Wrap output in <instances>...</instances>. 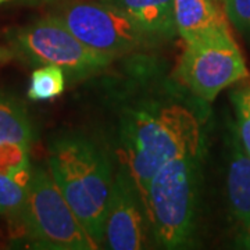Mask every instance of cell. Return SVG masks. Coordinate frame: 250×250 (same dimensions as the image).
Returning <instances> with one entry per match:
<instances>
[{
  "label": "cell",
  "instance_id": "16",
  "mask_svg": "<svg viewBox=\"0 0 250 250\" xmlns=\"http://www.w3.org/2000/svg\"><path fill=\"white\" fill-rule=\"evenodd\" d=\"M233 103L236 107L241 143L250 156V86L238 90L233 95Z\"/></svg>",
  "mask_w": 250,
  "mask_h": 250
},
{
  "label": "cell",
  "instance_id": "5",
  "mask_svg": "<svg viewBox=\"0 0 250 250\" xmlns=\"http://www.w3.org/2000/svg\"><path fill=\"white\" fill-rule=\"evenodd\" d=\"M14 56L36 65H56L72 77H83L104 68L111 57L83 45L57 16L36 20L9 31Z\"/></svg>",
  "mask_w": 250,
  "mask_h": 250
},
{
  "label": "cell",
  "instance_id": "13",
  "mask_svg": "<svg viewBox=\"0 0 250 250\" xmlns=\"http://www.w3.org/2000/svg\"><path fill=\"white\" fill-rule=\"evenodd\" d=\"M65 89V71L56 65H39L31 75L28 99L32 102H45L60 96Z\"/></svg>",
  "mask_w": 250,
  "mask_h": 250
},
{
  "label": "cell",
  "instance_id": "20",
  "mask_svg": "<svg viewBox=\"0 0 250 250\" xmlns=\"http://www.w3.org/2000/svg\"><path fill=\"white\" fill-rule=\"evenodd\" d=\"M6 1H10V0H0V4H3V3H6Z\"/></svg>",
  "mask_w": 250,
  "mask_h": 250
},
{
  "label": "cell",
  "instance_id": "12",
  "mask_svg": "<svg viewBox=\"0 0 250 250\" xmlns=\"http://www.w3.org/2000/svg\"><path fill=\"white\" fill-rule=\"evenodd\" d=\"M34 139L32 124L25 106L6 93H0V145H31Z\"/></svg>",
  "mask_w": 250,
  "mask_h": 250
},
{
  "label": "cell",
  "instance_id": "6",
  "mask_svg": "<svg viewBox=\"0 0 250 250\" xmlns=\"http://www.w3.org/2000/svg\"><path fill=\"white\" fill-rule=\"evenodd\" d=\"M178 62V78L205 102L249 77L241 49L229 31L185 43Z\"/></svg>",
  "mask_w": 250,
  "mask_h": 250
},
{
  "label": "cell",
  "instance_id": "8",
  "mask_svg": "<svg viewBox=\"0 0 250 250\" xmlns=\"http://www.w3.org/2000/svg\"><path fill=\"white\" fill-rule=\"evenodd\" d=\"M146 210L128 167L113 179L106 215V241L110 249L138 250L146 243ZM147 218V217H146Z\"/></svg>",
  "mask_w": 250,
  "mask_h": 250
},
{
  "label": "cell",
  "instance_id": "18",
  "mask_svg": "<svg viewBox=\"0 0 250 250\" xmlns=\"http://www.w3.org/2000/svg\"><path fill=\"white\" fill-rule=\"evenodd\" d=\"M13 56H14L13 50L6 49V47H0V62H10L13 59Z\"/></svg>",
  "mask_w": 250,
  "mask_h": 250
},
{
  "label": "cell",
  "instance_id": "19",
  "mask_svg": "<svg viewBox=\"0 0 250 250\" xmlns=\"http://www.w3.org/2000/svg\"><path fill=\"white\" fill-rule=\"evenodd\" d=\"M28 3H47V1H53V0H25Z\"/></svg>",
  "mask_w": 250,
  "mask_h": 250
},
{
  "label": "cell",
  "instance_id": "4",
  "mask_svg": "<svg viewBox=\"0 0 250 250\" xmlns=\"http://www.w3.org/2000/svg\"><path fill=\"white\" fill-rule=\"evenodd\" d=\"M24 235L41 249L93 250L99 246L62 196L50 171L32 168L27 187Z\"/></svg>",
  "mask_w": 250,
  "mask_h": 250
},
{
  "label": "cell",
  "instance_id": "1",
  "mask_svg": "<svg viewBox=\"0 0 250 250\" xmlns=\"http://www.w3.org/2000/svg\"><path fill=\"white\" fill-rule=\"evenodd\" d=\"M49 171L85 231L102 245L114 179L106 153L82 136H64L50 145Z\"/></svg>",
  "mask_w": 250,
  "mask_h": 250
},
{
  "label": "cell",
  "instance_id": "10",
  "mask_svg": "<svg viewBox=\"0 0 250 250\" xmlns=\"http://www.w3.org/2000/svg\"><path fill=\"white\" fill-rule=\"evenodd\" d=\"M125 11L149 36L177 34L174 0H108Z\"/></svg>",
  "mask_w": 250,
  "mask_h": 250
},
{
  "label": "cell",
  "instance_id": "3",
  "mask_svg": "<svg viewBox=\"0 0 250 250\" xmlns=\"http://www.w3.org/2000/svg\"><path fill=\"white\" fill-rule=\"evenodd\" d=\"M199 156H181L164 164L150 181L143 206L157 242L175 249L193 232L195 182Z\"/></svg>",
  "mask_w": 250,
  "mask_h": 250
},
{
  "label": "cell",
  "instance_id": "15",
  "mask_svg": "<svg viewBox=\"0 0 250 250\" xmlns=\"http://www.w3.org/2000/svg\"><path fill=\"white\" fill-rule=\"evenodd\" d=\"M29 167V146L22 143L0 145V172L13 175L16 171Z\"/></svg>",
  "mask_w": 250,
  "mask_h": 250
},
{
  "label": "cell",
  "instance_id": "2",
  "mask_svg": "<svg viewBox=\"0 0 250 250\" xmlns=\"http://www.w3.org/2000/svg\"><path fill=\"white\" fill-rule=\"evenodd\" d=\"M126 143L128 170L141 197L164 164L181 156H199L202 132L196 117L181 106H168L154 113H136Z\"/></svg>",
  "mask_w": 250,
  "mask_h": 250
},
{
  "label": "cell",
  "instance_id": "14",
  "mask_svg": "<svg viewBox=\"0 0 250 250\" xmlns=\"http://www.w3.org/2000/svg\"><path fill=\"white\" fill-rule=\"evenodd\" d=\"M27 205V188L0 172V215L9 218L24 235V211Z\"/></svg>",
  "mask_w": 250,
  "mask_h": 250
},
{
  "label": "cell",
  "instance_id": "7",
  "mask_svg": "<svg viewBox=\"0 0 250 250\" xmlns=\"http://www.w3.org/2000/svg\"><path fill=\"white\" fill-rule=\"evenodd\" d=\"M56 16L83 45L111 59L141 47L149 38L125 11L108 0L71 1Z\"/></svg>",
  "mask_w": 250,
  "mask_h": 250
},
{
  "label": "cell",
  "instance_id": "9",
  "mask_svg": "<svg viewBox=\"0 0 250 250\" xmlns=\"http://www.w3.org/2000/svg\"><path fill=\"white\" fill-rule=\"evenodd\" d=\"M174 21L185 43L229 31L220 0H174Z\"/></svg>",
  "mask_w": 250,
  "mask_h": 250
},
{
  "label": "cell",
  "instance_id": "17",
  "mask_svg": "<svg viewBox=\"0 0 250 250\" xmlns=\"http://www.w3.org/2000/svg\"><path fill=\"white\" fill-rule=\"evenodd\" d=\"M223 9L236 28L250 31V0H220Z\"/></svg>",
  "mask_w": 250,
  "mask_h": 250
},
{
  "label": "cell",
  "instance_id": "11",
  "mask_svg": "<svg viewBox=\"0 0 250 250\" xmlns=\"http://www.w3.org/2000/svg\"><path fill=\"white\" fill-rule=\"evenodd\" d=\"M228 195L233 214L250 235V156L236 141L228 170Z\"/></svg>",
  "mask_w": 250,
  "mask_h": 250
}]
</instances>
